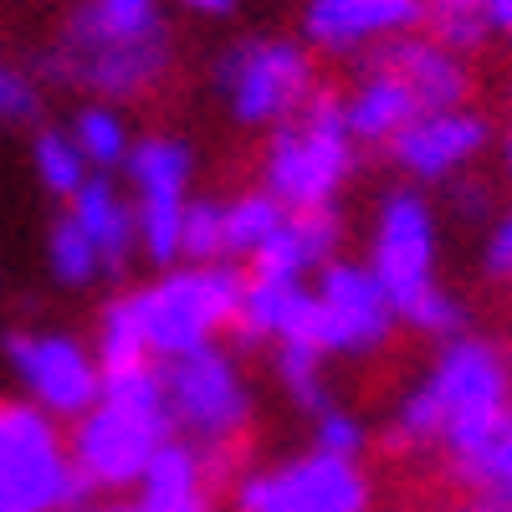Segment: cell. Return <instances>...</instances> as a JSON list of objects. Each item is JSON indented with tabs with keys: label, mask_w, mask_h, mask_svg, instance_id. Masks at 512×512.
I'll use <instances>...</instances> for the list:
<instances>
[{
	"label": "cell",
	"mask_w": 512,
	"mask_h": 512,
	"mask_svg": "<svg viewBox=\"0 0 512 512\" xmlns=\"http://www.w3.org/2000/svg\"><path fill=\"white\" fill-rule=\"evenodd\" d=\"M169 67V41H164V21L149 26H128L113 21L98 0H88L82 11H72L57 52H52V72L77 88H93L103 98H139Z\"/></svg>",
	"instance_id": "cell-1"
},
{
	"label": "cell",
	"mask_w": 512,
	"mask_h": 512,
	"mask_svg": "<svg viewBox=\"0 0 512 512\" xmlns=\"http://www.w3.org/2000/svg\"><path fill=\"white\" fill-rule=\"evenodd\" d=\"M354 169V134L344 118V98L318 93L303 103V113L282 123V134L267 154V195L287 210H323L333 190Z\"/></svg>",
	"instance_id": "cell-2"
},
{
	"label": "cell",
	"mask_w": 512,
	"mask_h": 512,
	"mask_svg": "<svg viewBox=\"0 0 512 512\" xmlns=\"http://www.w3.org/2000/svg\"><path fill=\"white\" fill-rule=\"evenodd\" d=\"M441 400L446 431L441 446L456 461H472L502 425L512 420V369L507 354L482 344V338H451V349L441 354V364L425 379Z\"/></svg>",
	"instance_id": "cell-3"
},
{
	"label": "cell",
	"mask_w": 512,
	"mask_h": 512,
	"mask_svg": "<svg viewBox=\"0 0 512 512\" xmlns=\"http://www.w3.org/2000/svg\"><path fill=\"white\" fill-rule=\"evenodd\" d=\"M241 292H246V277L226 262L175 272V277L134 292L149 354H159L169 364V359H185V354L205 349L216 328H231V318L241 308Z\"/></svg>",
	"instance_id": "cell-4"
},
{
	"label": "cell",
	"mask_w": 512,
	"mask_h": 512,
	"mask_svg": "<svg viewBox=\"0 0 512 512\" xmlns=\"http://www.w3.org/2000/svg\"><path fill=\"white\" fill-rule=\"evenodd\" d=\"M221 88L246 123H272V118H297L313 98V62L292 41H246L226 52L221 62Z\"/></svg>",
	"instance_id": "cell-5"
},
{
	"label": "cell",
	"mask_w": 512,
	"mask_h": 512,
	"mask_svg": "<svg viewBox=\"0 0 512 512\" xmlns=\"http://www.w3.org/2000/svg\"><path fill=\"white\" fill-rule=\"evenodd\" d=\"M159 374H164L169 415H175L180 425H190L205 446H226V441L241 436L246 390H241V379H236L226 354H216L205 344V349H195L185 359H169Z\"/></svg>",
	"instance_id": "cell-6"
},
{
	"label": "cell",
	"mask_w": 512,
	"mask_h": 512,
	"mask_svg": "<svg viewBox=\"0 0 512 512\" xmlns=\"http://www.w3.org/2000/svg\"><path fill=\"white\" fill-rule=\"evenodd\" d=\"M431 256H436V226L431 210L415 190H395L379 205V231H374V282L390 297L395 318H405L425 292H431Z\"/></svg>",
	"instance_id": "cell-7"
},
{
	"label": "cell",
	"mask_w": 512,
	"mask_h": 512,
	"mask_svg": "<svg viewBox=\"0 0 512 512\" xmlns=\"http://www.w3.org/2000/svg\"><path fill=\"white\" fill-rule=\"evenodd\" d=\"M241 512H364L369 487L354 461L333 456H303L267 477H246L236 492Z\"/></svg>",
	"instance_id": "cell-8"
},
{
	"label": "cell",
	"mask_w": 512,
	"mask_h": 512,
	"mask_svg": "<svg viewBox=\"0 0 512 512\" xmlns=\"http://www.w3.org/2000/svg\"><path fill=\"white\" fill-rule=\"evenodd\" d=\"M6 354H11L16 374L26 379V390L47 410L82 420L98 405L103 374H98V364L88 354L72 344V338H57V333H11Z\"/></svg>",
	"instance_id": "cell-9"
},
{
	"label": "cell",
	"mask_w": 512,
	"mask_h": 512,
	"mask_svg": "<svg viewBox=\"0 0 512 512\" xmlns=\"http://www.w3.org/2000/svg\"><path fill=\"white\" fill-rule=\"evenodd\" d=\"M169 436L154 431V425L123 415L113 405H93L88 415L77 420V436H72V466L88 482L98 487H128V482H144L154 451L164 446Z\"/></svg>",
	"instance_id": "cell-10"
},
{
	"label": "cell",
	"mask_w": 512,
	"mask_h": 512,
	"mask_svg": "<svg viewBox=\"0 0 512 512\" xmlns=\"http://www.w3.org/2000/svg\"><path fill=\"white\" fill-rule=\"evenodd\" d=\"M318 303L328 318V354H364V349H379L390 338L395 308L384 297V287L374 282V272H364V267L328 262Z\"/></svg>",
	"instance_id": "cell-11"
},
{
	"label": "cell",
	"mask_w": 512,
	"mask_h": 512,
	"mask_svg": "<svg viewBox=\"0 0 512 512\" xmlns=\"http://www.w3.org/2000/svg\"><path fill=\"white\" fill-rule=\"evenodd\" d=\"M420 16H425V0H313L308 36L323 52H359V47H384L395 36H410Z\"/></svg>",
	"instance_id": "cell-12"
},
{
	"label": "cell",
	"mask_w": 512,
	"mask_h": 512,
	"mask_svg": "<svg viewBox=\"0 0 512 512\" xmlns=\"http://www.w3.org/2000/svg\"><path fill=\"white\" fill-rule=\"evenodd\" d=\"M487 144V118L472 108L451 113H420L405 134H395V159L420 180H446L461 164H472Z\"/></svg>",
	"instance_id": "cell-13"
},
{
	"label": "cell",
	"mask_w": 512,
	"mask_h": 512,
	"mask_svg": "<svg viewBox=\"0 0 512 512\" xmlns=\"http://www.w3.org/2000/svg\"><path fill=\"white\" fill-rule=\"evenodd\" d=\"M369 62L390 67L415 93L420 113H451V108L466 103V88H472L461 57L446 52L441 41H431V36H395V41H384V47H374Z\"/></svg>",
	"instance_id": "cell-14"
},
{
	"label": "cell",
	"mask_w": 512,
	"mask_h": 512,
	"mask_svg": "<svg viewBox=\"0 0 512 512\" xmlns=\"http://www.w3.org/2000/svg\"><path fill=\"white\" fill-rule=\"evenodd\" d=\"M344 118H349V134L354 139L395 144V134H405V128L420 118V103H415V93L405 88L390 67L369 62V72L359 77L354 98L344 103Z\"/></svg>",
	"instance_id": "cell-15"
},
{
	"label": "cell",
	"mask_w": 512,
	"mask_h": 512,
	"mask_svg": "<svg viewBox=\"0 0 512 512\" xmlns=\"http://www.w3.org/2000/svg\"><path fill=\"white\" fill-rule=\"evenodd\" d=\"M72 221L82 226V236L93 241L98 267H108V272H123V267H128V251H134V226H139V216L113 195L108 180H88V185L72 195Z\"/></svg>",
	"instance_id": "cell-16"
},
{
	"label": "cell",
	"mask_w": 512,
	"mask_h": 512,
	"mask_svg": "<svg viewBox=\"0 0 512 512\" xmlns=\"http://www.w3.org/2000/svg\"><path fill=\"white\" fill-rule=\"evenodd\" d=\"M200 477H205L200 456L190 446H180V441H164L154 451V461H149V472H144L139 512H210Z\"/></svg>",
	"instance_id": "cell-17"
},
{
	"label": "cell",
	"mask_w": 512,
	"mask_h": 512,
	"mask_svg": "<svg viewBox=\"0 0 512 512\" xmlns=\"http://www.w3.org/2000/svg\"><path fill=\"white\" fill-rule=\"evenodd\" d=\"M128 175L149 195H180L190 180V149L180 139H144L139 149H128Z\"/></svg>",
	"instance_id": "cell-18"
},
{
	"label": "cell",
	"mask_w": 512,
	"mask_h": 512,
	"mask_svg": "<svg viewBox=\"0 0 512 512\" xmlns=\"http://www.w3.org/2000/svg\"><path fill=\"white\" fill-rule=\"evenodd\" d=\"M287 226V205L272 195H241L226 205V256H256V246H267Z\"/></svg>",
	"instance_id": "cell-19"
},
{
	"label": "cell",
	"mask_w": 512,
	"mask_h": 512,
	"mask_svg": "<svg viewBox=\"0 0 512 512\" xmlns=\"http://www.w3.org/2000/svg\"><path fill=\"white\" fill-rule=\"evenodd\" d=\"M297 282H267V277H251L246 292H241V308L231 318V333L241 344H256V338H272L282 333V318H287V303H292Z\"/></svg>",
	"instance_id": "cell-20"
},
{
	"label": "cell",
	"mask_w": 512,
	"mask_h": 512,
	"mask_svg": "<svg viewBox=\"0 0 512 512\" xmlns=\"http://www.w3.org/2000/svg\"><path fill=\"white\" fill-rule=\"evenodd\" d=\"M425 26L431 41H441L446 52H472L487 41L492 21H487V0H425Z\"/></svg>",
	"instance_id": "cell-21"
},
{
	"label": "cell",
	"mask_w": 512,
	"mask_h": 512,
	"mask_svg": "<svg viewBox=\"0 0 512 512\" xmlns=\"http://www.w3.org/2000/svg\"><path fill=\"white\" fill-rule=\"evenodd\" d=\"M98 354H103V369H98V374H128V369H144V364H149V344H144L134 297H123V303L108 308Z\"/></svg>",
	"instance_id": "cell-22"
},
{
	"label": "cell",
	"mask_w": 512,
	"mask_h": 512,
	"mask_svg": "<svg viewBox=\"0 0 512 512\" xmlns=\"http://www.w3.org/2000/svg\"><path fill=\"white\" fill-rule=\"evenodd\" d=\"M47 446H57V431L47 425V415L31 405H0V472Z\"/></svg>",
	"instance_id": "cell-23"
},
{
	"label": "cell",
	"mask_w": 512,
	"mask_h": 512,
	"mask_svg": "<svg viewBox=\"0 0 512 512\" xmlns=\"http://www.w3.org/2000/svg\"><path fill=\"white\" fill-rule=\"evenodd\" d=\"M72 144H77V154L88 159V164H103V169H113V164L128 159L123 118L108 113V108H82L77 123H72Z\"/></svg>",
	"instance_id": "cell-24"
},
{
	"label": "cell",
	"mask_w": 512,
	"mask_h": 512,
	"mask_svg": "<svg viewBox=\"0 0 512 512\" xmlns=\"http://www.w3.org/2000/svg\"><path fill=\"white\" fill-rule=\"evenodd\" d=\"M180 231H185V200L180 195H149L139 205V236L159 267H169L180 256Z\"/></svg>",
	"instance_id": "cell-25"
},
{
	"label": "cell",
	"mask_w": 512,
	"mask_h": 512,
	"mask_svg": "<svg viewBox=\"0 0 512 512\" xmlns=\"http://www.w3.org/2000/svg\"><path fill=\"white\" fill-rule=\"evenodd\" d=\"M36 175L57 195H77L82 185H88V159L77 154L72 134H41L36 139Z\"/></svg>",
	"instance_id": "cell-26"
},
{
	"label": "cell",
	"mask_w": 512,
	"mask_h": 512,
	"mask_svg": "<svg viewBox=\"0 0 512 512\" xmlns=\"http://www.w3.org/2000/svg\"><path fill=\"white\" fill-rule=\"evenodd\" d=\"M277 374L287 384V395L313 410V415H328V390H323V354L313 349H297V344H282L277 354Z\"/></svg>",
	"instance_id": "cell-27"
},
{
	"label": "cell",
	"mask_w": 512,
	"mask_h": 512,
	"mask_svg": "<svg viewBox=\"0 0 512 512\" xmlns=\"http://www.w3.org/2000/svg\"><path fill=\"white\" fill-rule=\"evenodd\" d=\"M180 256H190L195 267H216V256H226V205H185Z\"/></svg>",
	"instance_id": "cell-28"
},
{
	"label": "cell",
	"mask_w": 512,
	"mask_h": 512,
	"mask_svg": "<svg viewBox=\"0 0 512 512\" xmlns=\"http://www.w3.org/2000/svg\"><path fill=\"white\" fill-rule=\"evenodd\" d=\"M52 267H57V277L62 282H88L93 272H98V251H93V241L82 236V226L72 221V216H62L57 221V231H52Z\"/></svg>",
	"instance_id": "cell-29"
},
{
	"label": "cell",
	"mask_w": 512,
	"mask_h": 512,
	"mask_svg": "<svg viewBox=\"0 0 512 512\" xmlns=\"http://www.w3.org/2000/svg\"><path fill=\"white\" fill-rule=\"evenodd\" d=\"M287 216H292V210H287ZM251 267H256V277H267V282H297L308 272V256H303V246H297L292 226H282L267 246H256Z\"/></svg>",
	"instance_id": "cell-30"
},
{
	"label": "cell",
	"mask_w": 512,
	"mask_h": 512,
	"mask_svg": "<svg viewBox=\"0 0 512 512\" xmlns=\"http://www.w3.org/2000/svg\"><path fill=\"white\" fill-rule=\"evenodd\" d=\"M287 226H292L297 246H303L308 267H328V256H333V246H338V216H333V210H328V205H323V210H292Z\"/></svg>",
	"instance_id": "cell-31"
},
{
	"label": "cell",
	"mask_w": 512,
	"mask_h": 512,
	"mask_svg": "<svg viewBox=\"0 0 512 512\" xmlns=\"http://www.w3.org/2000/svg\"><path fill=\"white\" fill-rule=\"evenodd\" d=\"M405 323L420 328V333H436V338H456V333H461V303H456L451 292L431 287V292H425L420 303L405 313Z\"/></svg>",
	"instance_id": "cell-32"
},
{
	"label": "cell",
	"mask_w": 512,
	"mask_h": 512,
	"mask_svg": "<svg viewBox=\"0 0 512 512\" xmlns=\"http://www.w3.org/2000/svg\"><path fill=\"white\" fill-rule=\"evenodd\" d=\"M359 446H364V431H359V425H354L349 415H338V410L318 415V456L354 461V456H359Z\"/></svg>",
	"instance_id": "cell-33"
},
{
	"label": "cell",
	"mask_w": 512,
	"mask_h": 512,
	"mask_svg": "<svg viewBox=\"0 0 512 512\" xmlns=\"http://www.w3.org/2000/svg\"><path fill=\"white\" fill-rule=\"evenodd\" d=\"M36 113V88H31V82L16 72V67H6V62H0V118H31Z\"/></svg>",
	"instance_id": "cell-34"
},
{
	"label": "cell",
	"mask_w": 512,
	"mask_h": 512,
	"mask_svg": "<svg viewBox=\"0 0 512 512\" xmlns=\"http://www.w3.org/2000/svg\"><path fill=\"white\" fill-rule=\"evenodd\" d=\"M487 272L512 282V210L492 226V241H487Z\"/></svg>",
	"instance_id": "cell-35"
},
{
	"label": "cell",
	"mask_w": 512,
	"mask_h": 512,
	"mask_svg": "<svg viewBox=\"0 0 512 512\" xmlns=\"http://www.w3.org/2000/svg\"><path fill=\"white\" fill-rule=\"evenodd\" d=\"M98 6H103L113 21H128V26H149V21H159L154 0H98Z\"/></svg>",
	"instance_id": "cell-36"
},
{
	"label": "cell",
	"mask_w": 512,
	"mask_h": 512,
	"mask_svg": "<svg viewBox=\"0 0 512 512\" xmlns=\"http://www.w3.org/2000/svg\"><path fill=\"white\" fill-rule=\"evenodd\" d=\"M487 21H492V31L512 36V0H487Z\"/></svg>",
	"instance_id": "cell-37"
},
{
	"label": "cell",
	"mask_w": 512,
	"mask_h": 512,
	"mask_svg": "<svg viewBox=\"0 0 512 512\" xmlns=\"http://www.w3.org/2000/svg\"><path fill=\"white\" fill-rule=\"evenodd\" d=\"M185 6H190V11H200V16H226V11L236 6V0H185Z\"/></svg>",
	"instance_id": "cell-38"
},
{
	"label": "cell",
	"mask_w": 512,
	"mask_h": 512,
	"mask_svg": "<svg viewBox=\"0 0 512 512\" xmlns=\"http://www.w3.org/2000/svg\"><path fill=\"white\" fill-rule=\"evenodd\" d=\"M451 512H502L497 502H487V497H477V502H466V507H451Z\"/></svg>",
	"instance_id": "cell-39"
},
{
	"label": "cell",
	"mask_w": 512,
	"mask_h": 512,
	"mask_svg": "<svg viewBox=\"0 0 512 512\" xmlns=\"http://www.w3.org/2000/svg\"><path fill=\"white\" fill-rule=\"evenodd\" d=\"M0 512H21V507H11V502H6V497H0Z\"/></svg>",
	"instance_id": "cell-40"
},
{
	"label": "cell",
	"mask_w": 512,
	"mask_h": 512,
	"mask_svg": "<svg viewBox=\"0 0 512 512\" xmlns=\"http://www.w3.org/2000/svg\"><path fill=\"white\" fill-rule=\"evenodd\" d=\"M507 169H512V144H507Z\"/></svg>",
	"instance_id": "cell-41"
},
{
	"label": "cell",
	"mask_w": 512,
	"mask_h": 512,
	"mask_svg": "<svg viewBox=\"0 0 512 512\" xmlns=\"http://www.w3.org/2000/svg\"><path fill=\"white\" fill-rule=\"evenodd\" d=\"M123 512H139V507H123Z\"/></svg>",
	"instance_id": "cell-42"
}]
</instances>
